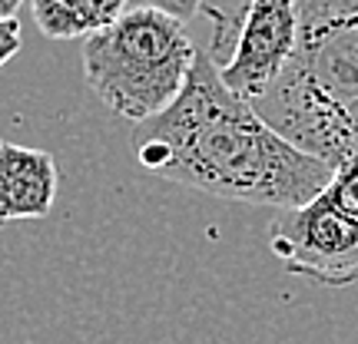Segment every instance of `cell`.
Segmentation results:
<instances>
[{
    "mask_svg": "<svg viewBox=\"0 0 358 344\" xmlns=\"http://www.w3.org/2000/svg\"><path fill=\"white\" fill-rule=\"evenodd\" d=\"M136 159L166 182L279 212L312 202L332 182L322 159L285 142L252 103L222 87L206 50L166 113L140 123Z\"/></svg>",
    "mask_w": 358,
    "mask_h": 344,
    "instance_id": "6da1fadb",
    "label": "cell"
},
{
    "mask_svg": "<svg viewBox=\"0 0 358 344\" xmlns=\"http://www.w3.org/2000/svg\"><path fill=\"white\" fill-rule=\"evenodd\" d=\"M252 110L329 169L358 153V0H299L292 60Z\"/></svg>",
    "mask_w": 358,
    "mask_h": 344,
    "instance_id": "7a4b0ae2",
    "label": "cell"
},
{
    "mask_svg": "<svg viewBox=\"0 0 358 344\" xmlns=\"http://www.w3.org/2000/svg\"><path fill=\"white\" fill-rule=\"evenodd\" d=\"M196 53L179 20L129 7L113 27L83 40V77L110 113L140 126L173 106Z\"/></svg>",
    "mask_w": 358,
    "mask_h": 344,
    "instance_id": "3957f363",
    "label": "cell"
},
{
    "mask_svg": "<svg viewBox=\"0 0 358 344\" xmlns=\"http://www.w3.org/2000/svg\"><path fill=\"white\" fill-rule=\"evenodd\" d=\"M216 20L206 57L213 60L222 87L239 100L256 103L299 43V0H243L232 10H209Z\"/></svg>",
    "mask_w": 358,
    "mask_h": 344,
    "instance_id": "277c9868",
    "label": "cell"
},
{
    "mask_svg": "<svg viewBox=\"0 0 358 344\" xmlns=\"http://www.w3.org/2000/svg\"><path fill=\"white\" fill-rule=\"evenodd\" d=\"M268 248L289 275L312 285L348 288L358 281V222L338 212L325 192L272 218Z\"/></svg>",
    "mask_w": 358,
    "mask_h": 344,
    "instance_id": "5b68a950",
    "label": "cell"
},
{
    "mask_svg": "<svg viewBox=\"0 0 358 344\" xmlns=\"http://www.w3.org/2000/svg\"><path fill=\"white\" fill-rule=\"evenodd\" d=\"M57 189L60 172L50 153L0 140V222L50 216Z\"/></svg>",
    "mask_w": 358,
    "mask_h": 344,
    "instance_id": "8992f818",
    "label": "cell"
},
{
    "mask_svg": "<svg viewBox=\"0 0 358 344\" xmlns=\"http://www.w3.org/2000/svg\"><path fill=\"white\" fill-rule=\"evenodd\" d=\"M127 10L129 0H30L34 24L50 40H90Z\"/></svg>",
    "mask_w": 358,
    "mask_h": 344,
    "instance_id": "52a82bcc",
    "label": "cell"
},
{
    "mask_svg": "<svg viewBox=\"0 0 358 344\" xmlns=\"http://www.w3.org/2000/svg\"><path fill=\"white\" fill-rule=\"evenodd\" d=\"M325 195L335 202L338 212L358 222V153L332 169V182L325 186Z\"/></svg>",
    "mask_w": 358,
    "mask_h": 344,
    "instance_id": "ba28073f",
    "label": "cell"
},
{
    "mask_svg": "<svg viewBox=\"0 0 358 344\" xmlns=\"http://www.w3.org/2000/svg\"><path fill=\"white\" fill-rule=\"evenodd\" d=\"M133 10H156V13H166L179 24L192 20L196 13L206 10V0H129Z\"/></svg>",
    "mask_w": 358,
    "mask_h": 344,
    "instance_id": "9c48e42d",
    "label": "cell"
},
{
    "mask_svg": "<svg viewBox=\"0 0 358 344\" xmlns=\"http://www.w3.org/2000/svg\"><path fill=\"white\" fill-rule=\"evenodd\" d=\"M24 47V37H20V24L17 20H3L0 24V66L10 63L13 57Z\"/></svg>",
    "mask_w": 358,
    "mask_h": 344,
    "instance_id": "30bf717a",
    "label": "cell"
},
{
    "mask_svg": "<svg viewBox=\"0 0 358 344\" xmlns=\"http://www.w3.org/2000/svg\"><path fill=\"white\" fill-rule=\"evenodd\" d=\"M27 0H0V24L3 20H17V10L24 7Z\"/></svg>",
    "mask_w": 358,
    "mask_h": 344,
    "instance_id": "8fae6325",
    "label": "cell"
}]
</instances>
